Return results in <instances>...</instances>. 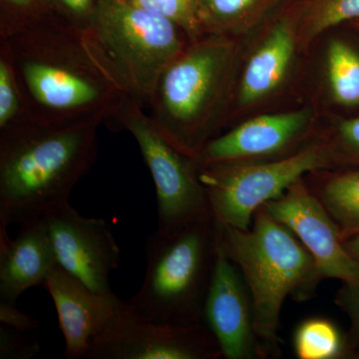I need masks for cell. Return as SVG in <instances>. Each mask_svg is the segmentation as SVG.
I'll return each instance as SVG.
<instances>
[{"mask_svg": "<svg viewBox=\"0 0 359 359\" xmlns=\"http://www.w3.org/2000/svg\"><path fill=\"white\" fill-rule=\"evenodd\" d=\"M26 117L49 126L111 122L131 92L93 30L47 13L6 39Z\"/></svg>", "mask_w": 359, "mask_h": 359, "instance_id": "obj_1", "label": "cell"}, {"mask_svg": "<svg viewBox=\"0 0 359 359\" xmlns=\"http://www.w3.org/2000/svg\"><path fill=\"white\" fill-rule=\"evenodd\" d=\"M99 126H49L26 117L0 130V224H21L69 202L96 162Z\"/></svg>", "mask_w": 359, "mask_h": 359, "instance_id": "obj_2", "label": "cell"}, {"mask_svg": "<svg viewBox=\"0 0 359 359\" xmlns=\"http://www.w3.org/2000/svg\"><path fill=\"white\" fill-rule=\"evenodd\" d=\"M218 226L222 245L242 271L252 295L264 358H278L282 355L278 330L285 299L309 301L318 290L313 257L264 205L255 212L248 230L219 223Z\"/></svg>", "mask_w": 359, "mask_h": 359, "instance_id": "obj_3", "label": "cell"}, {"mask_svg": "<svg viewBox=\"0 0 359 359\" xmlns=\"http://www.w3.org/2000/svg\"><path fill=\"white\" fill-rule=\"evenodd\" d=\"M235 54L230 36L205 34L187 45L158 80L149 116L165 138L187 155L198 157L216 137Z\"/></svg>", "mask_w": 359, "mask_h": 359, "instance_id": "obj_4", "label": "cell"}, {"mask_svg": "<svg viewBox=\"0 0 359 359\" xmlns=\"http://www.w3.org/2000/svg\"><path fill=\"white\" fill-rule=\"evenodd\" d=\"M219 245L212 215L150 233L145 278L127 304L137 314L165 325H202Z\"/></svg>", "mask_w": 359, "mask_h": 359, "instance_id": "obj_5", "label": "cell"}, {"mask_svg": "<svg viewBox=\"0 0 359 359\" xmlns=\"http://www.w3.org/2000/svg\"><path fill=\"white\" fill-rule=\"evenodd\" d=\"M92 30L143 107L163 71L190 43L173 21L123 0H100Z\"/></svg>", "mask_w": 359, "mask_h": 359, "instance_id": "obj_6", "label": "cell"}, {"mask_svg": "<svg viewBox=\"0 0 359 359\" xmlns=\"http://www.w3.org/2000/svg\"><path fill=\"white\" fill-rule=\"evenodd\" d=\"M332 168L334 164L327 146L318 139L299 152L280 160L249 164L199 162V178L215 219L248 230L262 205L280 197L309 172Z\"/></svg>", "mask_w": 359, "mask_h": 359, "instance_id": "obj_7", "label": "cell"}, {"mask_svg": "<svg viewBox=\"0 0 359 359\" xmlns=\"http://www.w3.org/2000/svg\"><path fill=\"white\" fill-rule=\"evenodd\" d=\"M112 122L134 137L154 181L157 229L166 230L212 215L197 157L168 141L138 101L130 97Z\"/></svg>", "mask_w": 359, "mask_h": 359, "instance_id": "obj_8", "label": "cell"}, {"mask_svg": "<svg viewBox=\"0 0 359 359\" xmlns=\"http://www.w3.org/2000/svg\"><path fill=\"white\" fill-rule=\"evenodd\" d=\"M218 341L202 325H165L142 318L120 301L85 359H219Z\"/></svg>", "mask_w": 359, "mask_h": 359, "instance_id": "obj_9", "label": "cell"}, {"mask_svg": "<svg viewBox=\"0 0 359 359\" xmlns=\"http://www.w3.org/2000/svg\"><path fill=\"white\" fill-rule=\"evenodd\" d=\"M56 263L93 292H112L110 275L118 269L120 249L110 224L87 218L69 204L43 215Z\"/></svg>", "mask_w": 359, "mask_h": 359, "instance_id": "obj_10", "label": "cell"}, {"mask_svg": "<svg viewBox=\"0 0 359 359\" xmlns=\"http://www.w3.org/2000/svg\"><path fill=\"white\" fill-rule=\"evenodd\" d=\"M264 205L299 238L313 257L316 285L332 278L359 287V262L344 248L337 224L304 178Z\"/></svg>", "mask_w": 359, "mask_h": 359, "instance_id": "obj_11", "label": "cell"}, {"mask_svg": "<svg viewBox=\"0 0 359 359\" xmlns=\"http://www.w3.org/2000/svg\"><path fill=\"white\" fill-rule=\"evenodd\" d=\"M204 323L218 341L223 358L266 359L256 332L249 287L241 269L226 255L219 233Z\"/></svg>", "mask_w": 359, "mask_h": 359, "instance_id": "obj_12", "label": "cell"}, {"mask_svg": "<svg viewBox=\"0 0 359 359\" xmlns=\"http://www.w3.org/2000/svg\"><path fill=\"white\" fill-rule=\"evenodd\" d=\"M311 113L292 111L252 118L218 135L203 149L202 164H249L289 157L309 145Z\"/></svg>", "mask_w": 359, "mask_h": 359, "instance_id": "obj_13", "label": "cell"}, {"mask_svg": "<svg viewBox=\"0 0 359 359\" xmlns=\"http://www.w3.org/2000/svg\"><path fill=\"white\" fill-rule=\"evenodd\" d=\"M58 314L59 327L65 335V358H86L91 340L100 334L121 299L113 292L90 290L58 264L43 283Z\"/></svg>", "mask_w": 359, "mask_h": 359, "instance_id": "obj_14", "label": "cell"}, {"mask_svg": "<svg viewBox=\"0 0 359 359\" xmlns=\"http://www.w3.org/2000/svg\"><path fill=\"white\" fill-rule=\"evenodd\" d=\"M56 264L43 216L21 224L14 238L0 224V302L16 304L26 290L43 285Z\"/></svg>", "mask_w": 359, "mask_h": 359, "instance_id": "obj_15", "label": "cell"}, {"mask_svg": "<svg viewBox=\"0 0 359 359\" xmlns=\"http://www.w3.org/2000/svg\"><path fill=\"white\" fill-rule=\"evenodd\" d=\"M297 20L299 11L283 16L250 56L238 88L242 105L261 101L282 83L299 42Z\"/></svg>", "mask_w": 359, "mask_h": 359, "instance_id": "obj_16", "label": "cell"}, {"mask_svg": "<svg viewBox=\"0 0 359 359\" xmlns=\"http://www.w3.org/2000/svg\"><path fill=\"white\" fill-rule=\"evenodd\" d=\"M337 224L342 241L359 233V168L318 169L304 177Z\"/></svg>", "mask_w": 359, "mask_h": 359, "instance_id": "obj_17", "label": "cell"}, {"mask_svg": "<svg viewBox=\"0 0 359 359\" xmlns=\"http://www.w3.org/2000/svg\"><path fill=\"white\" fill-rule=\"evenodd\" d=\"M280 0H197L198 18L204 34L243 32L262 20Z\"/></svg>", "mask_w": 359, "mask_h": 359, "instance_id": "obj_18", "label": "cell"}, {"mask_svg": "<svg viewBox=\"0 0 359 359\" xmlns=\"http://www.w3.org/2000/svg\"><path fill=\"white\" fill-rule=\"evenodd\" d=\"M292 347L299 359H347L346 334L323 316H311L297 325Z\"/></svg>", "mask_w": 359, "mask_h": 359, "instance_id": "obj_19", "label": "cell"}, {"mask_svg": "<svg viewBox=\"0 0 359 359\" xmlns=\"http://www.w3.org/2000/svg\"><path fill=\"white\" fill-rule=\"evenodd\" d=\"M327 76L334 101L344 107L359 106V52L344 40L327 48Z\"/></svg>", "mask_w": 359, "mask_h": 359, "instance_id": "obj_20", "label": "cell"}, {"mask_svg": "<svg viewBox=\"0 0 359 359\" xmlns=\"http://www.w3.org/2000/svg\"><path fill=\"white\" fill-rule=\"evenodd\" d=\"M359 20V0H308L299 9L297 39L309 43L320 33Z\"/></svg>", "mask_w": 359, "mask_h": 359, "instance_id": "obj_21", "label": "cell"}, {"mask_svg": "<svg viewBox=\"0 0 359 359\" xmlns=\"http://www.w3.org/2000/svg\"><path fill=\"white\" fill-rule=\"evenodd\" d=\"M130 6L173 21L186 33L190 42L204 36L199 18L197 0H123Z\"/></svg>", "mask_w": 359, "mask_h": 359, "instance_id": "obj_22", "label": "cell"}, {"mask_svg": "<svg viewBox=\"0 0 359 359\" xmlns=\"http://www.w3.org/2000/svg\"><path fill=\"white\" fill-rule=\"evenodd\" d=\"M26 118L25 103L13 60L0 42V130Z\"/></svg>", "mask_w": 359, "mask_h": 359, "instance_id": "obj_23", "label": "cell"}, {"mask_svg": "<svg viewBox=\"0 0 359 359\" xmlns=\"http://www.w3.org/2000/svg\"><path fill=\"white\" fill-rule=\"evenodd\" d=\"M320 140L327 146L334 168H359V116L341 120Z\"/></svg>", "mask_w": 359, "mask_h": 359, "instance_id": "obj_24", "label": "cell"}, {"mask_svg": "<svg viewBox=\"0 0 359 359\" xmlns=\"http://www.w3.org/2000/svg\"><path fill=\"white\" fill-rule=\"evenodd\" d=\"M0 39H6L50 13L46 0H0Z\"/></svg>", "mask_w": 359, "mask_h": 359, "instance_id": "obj_25", "label": "cell"}, {"mask_svg": "<svg viewBox=\"0 0 359 359\" xmlns=\"http://www.w3.org/2000/svg\"><path fill=\"white\" fill-rule=\"evenodd\" d=\"M50 13L68 25L91 30L100 0H46Z\"/></svg>", "mask_w": 359, "mask_h": 359, "instance_id": "obj_26", "label": "cell"}, {"mask_svg": "<svg viewBox=\"0 0 359 359\" xmlns=\"http://www.w3.org/2000/svg\"><path fill=\"white\" fill-rule=\"evenodd\" d=\"M32 334L0 323V359H28L39 355L40 346Z\"/></svg>", "mask_w": 359, "mask_h": 359, "instance_id": "obj_27", "label": "cell"}, {"mask_svg": "<svg viewBox=\"0 0 359 359\" xmlns=\"http://www.w3.org/2000/svg\"><path fill=\"white\" fill-rule=\"evenodd\" d=\"M334 304L348 318L351 327L346 332L347 359L359 347V287L342 285L334 297Z\"/></svg>", "mask_w": 359, "mask_h": 359, "instance_id": "obj_28", "label": "cell"}, {"mask_svg": "<svg viewBox=\"0 0 359 359\" xmlns=\"http://www.w3.org/2000/svg\"><path fill=\"white\" fill-rule=\"evenodd\" d=\"M0 323L23 332H34L39 327V321L6 302H0Z\"/></svg>", "mask_w": 359, "mask_h": 359, "instance_id": "obj_29", "label": "cell"}, {"mask_svg": "<svg viewBox=\"0 0 359 359\" xmlns=\"http://www.w3.org/2000/svg\"><path fill=\"white\" fill-rule=\"evenodd\" d=\"M344 245L349 255L359 262V233L344 240Z\"/></svg>", "mask_w": 359, "mask_h": 359, "instance_id": "obj_30", "label": "cell"}, {"mask_svg": "<svg viewBox=\"0 0 359 359\" xmlns=\"http://www.w3.org/2000/svg\"><path fill=\"white\" fill-rule=\"evenodd\" d=\"M351 25H353V27L354 28V29H355L356 32H358V33L359 34V20L353 21V22H351Z\"/></svg>", "mask_w": 359, "mask_h": 359, "instance_id": "obj_31", "label": "cell"}, {"mask_svg": "<svg viewBox=\"0 0 359 359\" xmlns=\"http://www.w3.org/2000/svg\"><path fill=\"white\" fill-rule=\"evenodd\" d=\"M351 359H359V347L354 351L353 355H351Z\"/></svg>", "mask_w": 359, "mask_h": 359, "instance_id": "obj_32", "label": "cell"}]
</instances>
